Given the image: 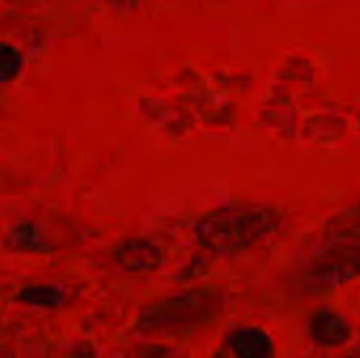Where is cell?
I'll return each mask as SVG.
<instances>
[{"label": "cell", "mask_w": 360, "mask_h": 358, "mask_svg": "<svg viewBox=\"0 0 360 358\" xmlns=\"http://www.w3.org/2000/svg\"><path fill=\"white\" fill-rule=\"evenodd\" d=\"M228 308L221 287H198L150 302L139 312V329L158 338H186L219 325Z\"/></svg>", "instance_id": "cell-1"}, {"label": "cell", "mask_w": 360, "mask_h": 358, "mask_svg": "<svg viewBox=\"0 0 360 358\" xmlns=\"http://www.w3.org/2000/svg\"><path fill=\"white\" fill-rule=\"evenodd\" d=\"M295 350L306 358L333 354L360 340L350 308L338 298L314 300L289 317Z\"/></svg>", "instance_id": "cell-2"}, {"label": "cell", "mask_w": 360, "mask_h": 358, "mask_svg": "<svg viewBox=\"0 0 360 358\" xmlns=\"http://www.w3.org/2000/svg\"><path fill=\"white\" fill-rule=\"evenodd\" d=\"M289 319L266 312L228 323L207 358H297Z\"/></svg>", "instance_id": "cell-3"}, {"label": "cell", "mask_w": 360, "mask_h": 358, "mask_svg": "<svg viewBox=\"0 0 360 358\" xmlns=\"http://www.w3.org/2000/svg\"><path fill=\"white\" fill-rule=\"evenodd\" d=\"M272 234L270 219L259 211L219 209L194 226L196 243L215 257H236L253 251Z\"/></svg>", "instance_id": "cell-4"}, {"label": "cell", "mask_w": 360, "mask_h": 358, "mask_svg": "<svg viewBox=\"0 0 360 358\" xmlns=\"http://www.w3.org/2000/svg\"><path fill=\"white\" fill-rule=\"evenodd\" d=\"M112 260L122 272L148 274L162 268L165 253L156 243L141 236H131L112 247Z\"/></svg>", "instance_id": "cell-5"}, {"label": "cell", "mask_w": 360, "mask_h": 358, "mask_svg": "<svg viewBox=\"0 0 360 358\" xmlns=\"http://www.w3.org/2000/svg\"><path fill=\"white\" fill-rule=\"evenodd\" d=\"M6 241L19 253H44L53 247L44 230L36 222H30V219L13 224L6 232Z\"/></svg>", "instance_id": "cell-6"}, {"label": "cell", "mask_w": 360, "mask_h": 358, "mask_svg": "<svg viewBox=\"0 0 360 358\" xmlns=\"http://www.w3.org/2000/svg\"><path fill=\"white\" fill-rule=\"evenodd\" d=\"M17 302L51 310L65 304V291L59 285H32L17 293Z\"/></svg>", "instance_id": "cell-7"}, {"label": "cell", "mask_w": 360, "mask_h": 358, "mask_svg": "<svg viewBox=\"0 0 360 358\" xmlns=\"http://www.w3.org/2000/svg\"><path fill=\"white\" fill-rule=\"evenodd\" d=\"M23 68L21 53L6 42H0V84H8L19 78Z\"/></svg>", "instance_id": "cell-8"}, {"label": "cell", "mask_w": 360, "mask_h": 358, "mask_svg": "<svg viewBox=\"0 0 360 358\" xmlns=\"http://www.w3.org/2000/svg\"><path fill=\"white\" fill-rule=\"evenodd\" d=\"M333 298L342 300V302L350 308V312H352V317H354V321H356V327H359L360 333V289L359 291H350L348 298H342V295H333Z\"/></svg>", "instance_id": "cell-9"}, {"label": "cell", "mask_w": 360, "mask_h": 358, "mask_svg": "<svg viewBox=\"0 0 360 358\" xmlns=\"http://www.w3.org/2000/svg\"><path fill=\"white\" fill-rule=\"evenodd\" d=\"M314 358H360V340L356 344H352L350 348H346V350H340V352H333V354H323V357Z\"/></svg>", "instance_id": "cell-10"}, {"label": "cell", "mask_w": 360, "mask_h": 358, "mask_svg": "<svg viewBox=\"0 0 360 358\" xmlns=\"http://www.w3.org/2000/svg\"><path fill=\"white\" fill-rule=\"evenodd\" d=\"M108 4H112L114 8H118V11H133L137 4H139V0H105Z\"/></svg>", "instance_id": "cell-11"}]
</instances>
